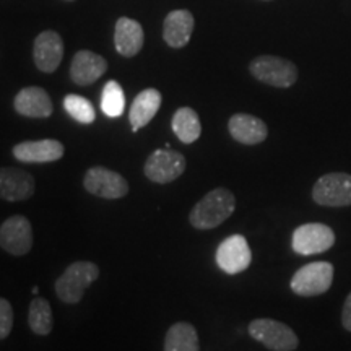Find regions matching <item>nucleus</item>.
I'll list each match as a JSON object with an SVG mask.
<instances>
[{
  "label": "nucleus",
  "mask_w": 351,
  "mask_h": 351,
  "mask_svg": "<svg viewBox=\"0 0 351 351\" xmlns=\"http://www.w3.org/2000/svg\"><path fill=\"white\" fill-rule=\"evenodd\" d=\"M236 208L234 194L230 189L218 187L200 199L189 215V221L195 230H213L225 223Z\"/></svg>",
  "instance_id": "f257e3e1"
},
{
  "label": "nucleus",
  "mask_w": 351,
  "mask_h": 351,
  "mask_svg": "<svg viewBox=\"0 0 351 351\" xmlns=\"http://www.w3.org/2000/svg\"><path fill=\"white\" fill-rule=\"evenodd\" d=\"M99 276L98 265L93 262H73L56 282V293L60 301L77 304L85 295L86 288Z\"/></svg>",
  "instance_id": "f03ea898"
},
{
  "label": "nucleus",
  "mask_w": 351,
  "mask_h": 351,
  "mask_svg": "<svg viewBox=\"0 0 351 351\" xmlns=\"http://www.w3.org/2000/svg\"><path fill=\"white\" fill-rule=\"evenodd\" d=\"M249 335L271 351H295L300 339L287 324L274 319H256L249 324Z\"/></svg>",
  "instance_id": "7ed1b4c3"
},
{
  "label": "nucleus",
  "mask_w": 351,
  "mask_h": 351,
  "mask_svg": "<svg viewBox=\"0 0 351 351\" xmlns=\"http://www.w3.org/2000/svg\"><path fill=\"white\" fill-rule=\"evenodd\" d=\"M335 269L330 262H313L301 267L293 275L291 289L293 293L302 298L320 296L330 289L333 283Z\"/></svg>",
  "instance_id": "20e7f679"
},
{
  "label": "nucleus",
  "mask_w": 351,
  "mask_h": 351,
  "mask_svg": "<svg viewBox=\"0 0 351 351\" xmlns=\"http://www.w3.org/2000/svg\"><path fill=\"white\" fill-rule=\"evenodd\" d=\"M252 77L275 88H289L298 80V67L291 60L276 56L256 57L249 65Z\"/></svg>",
  "instance_id": "39448f33"
},
{
  "label": "nucleus",
  "mask_w": 351,
  "mask_h": 351,
  "mask_svg": "<svg viewBox=\"0 0 351 351\" xmlns=\"http://www.w3.org/2000/svg\"><path fill=\"white\" fill-rule=\"evenodd\" d=\"M313 200L320 207L341 208L351 205V174L328 173L313 187Z\"/></svg>",
  "instance_id": "423d86ee"
},
{
  "label": "nucleus",
  "mask_w": 351,
  "mask_h": 351,
  "mask_svg": "<svg viewBox=\"0 0 351 351\" xmlns=\"http://www.w3.org/2000/svg\"><path fill=\"white\" fill-rule=\"evenodd\" d=\"M335 244V232L324 223H306L293 232V251L300 256L327 252Z\"/></svg>",
  "instance_id": "0eeeda50"
},
{
  "label": "nucleus",
  "mask_w": 351,
  "mask_h": 351,
  "mask_svg": "<svg viewBox=\"0 0 351 351\" xmlns=\"http://www.w3.org/2000/svg\"><path fill=\"white\" fill-rule=\"evenodd\" d=\"M184 169H186V158L182 153L165 148V150H156L148 156L145 163V176L152 182L156 184H169L181 178Z\"/></svg>",
  "instance_id": "6e6552de"
},
{
  "label": "nucleus",
  "mask_w": 351,
  "mask_h": 351,
  "mask_svg": "<svg viewBox=\"0 0 351 351\" xmlns=\"http://www.w3.org/2000/svg\"><path fill=\"white\" fill-rule=\"evenodd\" d=\"M83 186L90 194L101 199H122L129 192V184L116 171L95 166L88 169L83 179Z\"/></svg>",
  "instance_id": "1a4fd4ad"
},
{
  "label": "nucleus",
  "mask_w": 351,
  "mask_h": 351,
  "mask_svg": "<svg viewBox=\"0 0 351 351\" xmlns=\"http://www.w3.org/2000/svg\"><path fill=\"white\" fill-rule=\"evenodd\" d=\"M0 247L12 256H26L33 247V228L28 218L15 215L0 226Z\"/></svg>",
  "instance_id": "9d476101"
},
{
  "label": "nucleus",
  "mask_w": 351,
  "mask_h": 351,
  "mask_svg": "<svg viewBox=\"0 0 351 351\" xmlns=\"http://www.w3.org/2000/svg\"><path fill=\"white\" fill-rule=\"evenodd\" d=\"M252 261V252L244 236L232 234L217 249L218 267L228 275H236L247 270Z\"/></svg>",
  "instance_id": "9b49d317"
},
{
  "label": "nucleus",
  "mask_w": 351,
  "mask_h": 351,
  "mask_svg": "<svg viewBox=\"0 0 351 351\" xmlns=\"http://www.w3.org/2000/svg\"><path fill=\"white\" fill-rule=\"evenodd\" d=\"M13 156L21 163H52L64 156V145L57 140H32L13 147Z\"/></svg>",
  "instance_id": "f8f14e48"
},
{
  "label": "nucleus",
  "mask_w": 351,
  "mask_h": 351,
  "mask_svg": "<svg viewBox=\"0 0 351 351\" xmlns=\"http://www.w3.org/2000/svg\"><path fill=\"white\" fill-rule=\"evenodd\" d=\"M34 178L19 168H0V199L26 200L34 194Z\"/></svg>",
  "instance_id": "ddd939ff"
},
{
  "label": "nucleus",
  "mask_w": 351,
  "mask_h": 351,
  "mask_svg": "<svg viewBox=\"0 0 351 351\" xmlns=\"http://www.w3.org/2000/svg\"><path fill=\"white\" fill-rule=\"evenodd\" d=\"M34 64L41 72L52 73L64 57L62 38L56 32H44L34 41Z\"/></svg>",
  "instance_id": "4468645a"
},
{
  "label": "nucleus",
  "mask_w": 351,
  "mask_h": 351,
  "mask_svg": "<svg viewBox=\"0 0 351 351\" xmlns=\"http://www.w3.org/2000/svg\"><path fill=\"white\" fill-rule=\"evenodd\" d=\"M108 70V62L91 51H80L73 57L70 65V78L80 86L91 85L103 77Z\"/></svg>",
  "instance_id": "2eb2a0df"
},
{
  "label": "nucleus",
  "mask_w": 351,
  "mask_h": 351,
  "mask_svg": "<svg viewBox=\"0 0 351 351\" xmlns=\"http://www.w3.org/2000/svg\"><path fill=\"white\" fill-rule=\"evenodd\" d=\"M228 130L236 142L243 145H258L269 135L265 122L251 114H234L228 122Z\"/></svg>",
  "instance_id": "dca6fc26"
},
{
  "label": "nucleus",
  "mask_w": 351,
  "mask_h": 351,
  "mask_svg": "<svg viewBox=\"0 0 351 351\" xmlns=\"http://www.w3.org/2000/svg\"><path fill=\"white\" fill-rule=\"evenodd\" d=\"M15 109L25 117H49L52 114V101L43 88L28 86L16 95Z\"/></svg>",
  "instance_id": "f3484780"
},
{
  "label": "nucleus",
  "mask_w": 351,
  "mask_h": 351,
  "mask_svg": "<svg viewBox=\"0 0 351 351\" xmlns=\"http://www.w3.org/2000/svg\"><path fill=\"white\" fill-rule=\"evenodd\" d=\"M143 39L145 34L142 25H140L138 21L125 19V16L117 20L116 33H114V44H116V49L121 56H137L140 49L143 47Z\"/></svg>",
  "instance_id": "a211bd4d"
},
{
  "label": "nucleus",
  "mask_w": 351,
  "mask_h": 351,
  "mask_svg": "<svg viewBox=\"0 0 351 351\" xmlns=\"http://www.w3.org/2000/svg\"><path fill=\"white\" fill-rule=\"evenodd\" d=\"M194 16L189 10L171 12L165 20L163 38L171 47H184L194 33Z\"/></svg>",
  "instance_id": "6ab92c4d"
},
{
  "label": "nucleus",
  "mask_w": 351,
  "mask_h": 351,
  "mask_svg": "<svg viewBox=\"0 0 351 351\" xmlns=\"http://www.w3.org/2000/svg\"><path fill=\"white\" fill-rule=\"evenodd\" d=\"M161 106V93L155 88H148L138 93L130 106L129 119L132 129L137 132L150 122L156 116L158 109Z\"/></svg>",
  "instance_id": "aec40b11"
},
{
  "label": "nucleus",
  "mask_w": 351,
  "mask_h": 351,
  "mask_svg": "<svg viewBox=\"0 0 351 351\" xmlns=\"http://www.w3.org/2000/svg\"><path fill=\"white\" fill-rule=\"evenodd\" d=\"M165 351H200L195 327L189 322L171 326L165 337Z\"/></svg>",
  "instance_id": "412c9836"
},
{
  "label": "nucleus",
  "mask_w": 351,
  "mask_h": 351,
  "mask_svg": "<svg viewBox=\"0 0 351 351\" xmlns=\"http://www.w3.org/2000/svg\"><path fill=\"white\" fill-rule=\"evenodd\" d=\"M173 130L182 143H194L202 134V124L192 108H181L173 116Z\"/></svg>",
  "instance_id": "4be33fe9"
},
{
  "label": "nucleus",
  "mask_w": 351,
  "mask_h": 351,
  "mask_svg": "<svg viewBox=\"0 0 351 351\" xmlns=\"http://www.w3.org/2000/svg\"><path fill=\"white\" fill-rule=\"evenodd\" d=\"M29 328L36 335H49L54 326V317H52L51 304L44 298H34L29 304L28 313Z\"/></svg>",
  "instance_id": "5701e85b"
},
{
  "label": "nucleus",
  "mask_w": 351,
  "mask_h": 351,
  "mask_svg": "<svg viewBox=\"0 0 351 351\" xmlns=\"http://www.w3.org/2000/svg\"><path fill=\"white\" fill-rule=\"evenodd\" d=\"M125 108V96L122 86L117 82H108L103 88V96H101V109L108 117L122 116Z\"/></svg>",
  "instance_id": "b1692460"
},
{
  "label": "nucleus",
  "mask_w": 351,
  "mask_h": 351,
  "mask_svg": "<svg viewBox=\"0 0 351 351\" xmlns=\"http://www.w3.org/2000/svg\"><path fill=\"white\" fill-rule=\"evenodd\" d=\"M64 108L73 119L82 122V124H91L96 117L93 104L83 96L67 95L64 99Z\"/></svg>",
  "instance_id": "393cba45"
},
{
  "label": "nucleus",
  "mask_w": 351,
  "mask_h": 351,
  "mask_svg": "<svg viewBox=\"0 0 351 351\" xmlns=\"http://www.w3.org/2000/svg\"><path fill=\"white\" fill-rule=\"evenodd\" d=\"M13 327V309L12 304L3 298H0V340L10 335Z\"/></svg>",
  "instance_id": "a878e982"
},
{
  "label": "nucleus",
  "mask_w": 351,
  "mask_h": 351,
  "mask_svg": "<svg viewBox=\"0 0 351 351\" xmlns=\"http://www.w3.org/2000/svg\"><path fill=\"white\" fill-rule=\"evenodd\" d=\"M341 326H343L346 332H351V293L346 296L343 309H341Z\"/></svg>",
  "instance_id": "bb28decb"
}]
</instances>
